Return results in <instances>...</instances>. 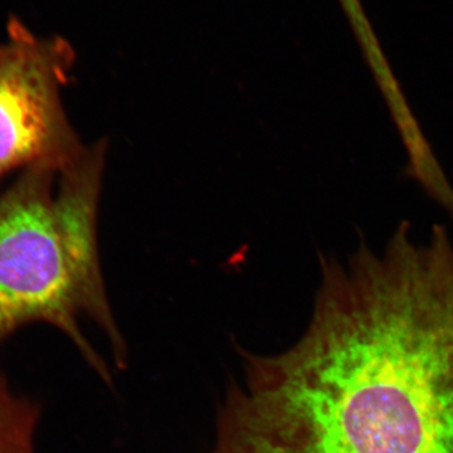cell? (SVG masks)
Listing matches in <instances>:
<instances>
[{"instance_id":"cell-1","label":"cell","mask_w":453,"mask_h":453,"mask_svg":"<svg viewBox=\"0 0 453 453\" xmlns=\"http://www.w3.org/2000/svg\"><path fill=\"white\" fill-rule=\"evenodd\" d=\"M305 332L243 354L211 453H453V237L402 220L321 257Z\"/></svg>"},{"instance_id":"cell-2","label":"cell","mask_w":453,"mask_h":453,"mask_svg":"<svg viewBox=\"0 0 453 453\" xmlns=\"http://www.w3.org/2000/svg\"><path fill=\"white\" fill-rule=\"evenodd\" d=\"M106 140L71 164H37L0 195V344L26 325H52L109 381L110 372L79 326L91 319L111 344L116 365L127 349L107 299L97 216Z\"/></svg>"},{"instance_id":"cell-3","label":"cell","mask_w":453,"mask_h":453,"mask_svg":"<svg viewBox=\"0 0 453 453\" xmlns=\"http://www.w3.org/2000/svg\"><path fill=\"white\" fill-rule=\"evenodd\" d=\"M74 59L64 38L9 22L0 44V179L37 164H71L85 153L62 101Z\"/></svg>"},{"instance_id":"cell-4","label":"cell","mask_w":453,"mask_h":453,"mask_svg":"<svg viewBox=\"0 0 453 453\" xmlns=\"http://www.w3.org/2000/svg\"><path fill=\"white\" fill-rule=\"evenodd\" d=\"M40 405L11 389L0 374V453H35Z\"/></svg>"},{"instance_id":"cell-5","label":"cell","mask_w":453,"mask_h":453,"mask_svg":"<svg viewBox=\"0 0 453 453\" xmlns=\"http://www.w3.org/2000/svg\"><path fill=\"white\" fill-rule=\"evenodd\" d=\"M339 2L353 28L366 64H378L386 57V53L380 46L374 28L369 22L362 3L360 0H339Z\"/></svg>"}]
</instances>
